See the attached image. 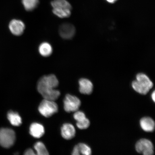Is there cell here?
Returning a JSON list of instances; mask_svg holds the SVG:
<instances>
[{
    "label": "cell",
    "instance_id": "6da1fadb",
    "mask_svg": "<svg viewBox=\"0 0 155 155\" xmlns=\"http://www.w3.org/2000/svg\"><path fill=\"white\" fill-rule=\"evenodd\" d=\"M59 84V81L55 75L50 74L44 76L38 83V90L45 99L55 101L60 95L59 91L55 90Z\"/></svg>",
    "mask_w": 155,
    "mask_h": 155
},
{
    "label": "cell",
    "instance_id": "7a4b0ae2",
    "mask_svg": "<svg viewBox=\"0 0 155 155\" xmlns=\"http://www.w3.org/2000/svg\"><path fill=\"white\" fill-rule=\"evenodd\" d=\"M153 86L149 78L144 73L138 74L136 80L133 81L132 86L134 90L139 94L145 95L148 93Z\"/></svg>",
    "mask_w": 155,
    "mask_h": 155
},
{
    "label": "cell",
    "instance_id": "3957f363",
    "mask_svg": "<svg viewBox=\"0 0 155 155\" xmlns=\"http://www.w3.org/2000/svg\"><path fill=\"white\" fill-rule=\"evenodd\" d=\"M15 135L13 130L8 128L0 129V145L4 148H8L14 144Z\"/></svg>",
    "mask_w": 155,
    "mask_h": 155
},
{
    "label": "cell",
    "instance_id": "277c9868",
    "mask_svg": "<svg viewBox=\"0 0 155 155\" xmlns=\"http://www.w3.org/2000/svg\"><path fill=\"white\" fill-rule=\"evenodd\" d=\"M38 111L42 115L48 117L57 112L58 106L54 101L44 99L39 106Z\"/></svg>",
    "mask_w": 155,
    "mask_h": 155
},
{
    "label": "cell",
    "instance_id": "5b68a950",
    "mask_svg": "<svg viewBox=\"0 0 155 155\" xmlns=\"http://www.w3.org/2000/svg\"><path fill=\"white\" fill-rule=\"evenodd\" d=\"M64 109L67 112H75L78 110L81 101L77 97L68 94L64 100Z\"/></svg>",
    "mask_w": 155,
    "mask_h": 155
},
{
    "label": "cell",
    "instance_id": "8992f818",
    "mask_svg": "<svg viewBox=\"0 0 155 155\" xmlns=\"http://www.w3.org/2000/svg\"><path fill=\"white\" fill-rule=\"evenodd\" d=\"M137 152L144 155L154 154V147L151 141L146 139H142L137 141L135 145Z\"/></svg>",
    "mask_w": 155,
    "mask_h": 155
},
{
    "label": "cell",
    "instance_id": "52a82bcc",
    "mask_svg": "<svg viewBox=\"0 0 155 155\" xmlns=\"http://www.w3.org/2000/svg\"><path fill=\"white\" fill-rule=\"evenodd\" d=\"M75 32L74 26L69 23H64L60 26L59 33L62 38L70 39L73 37Z\"/></svg>",
    "mask_w": 155,
    "mask_h": 155
},
{
    "label": "cell",
    "instance_id": "ba28073f",
    "mask_svg": "<svg viewBox=\"0 0 155 155\" xmlns=\"http://www.w3.org/2000/svg\"><path fill=\"white\" fill-rule=\"evenodd\" d=\"M9 28L12 33L15 35L19 36L24 33L25 28V25L22 21L14 19L10 22Z\"/></svg>",
    "mask_w": 155,
    "mask_h": 155
},
{
    "label": "cell",
    "instance_id": "9c48e42d",
    "mask_svg": "<svg viewBox=\"0 0 155 155\" xmlns=\"http://www.w3.org/2000/svg\"><path fill=\"white\" fill-rule=\"evenodd\" d=\"M79 90L81 94H90L92 92L93 85L89 79L81 78L79 81Z\"/></svg>",
    "mask_w": 155,
    "mask_h": 155
},
{
    "label": "cell",
    "instance_id": "30bf717a",
    "mask_svg": "<svg viewBox=\"0 0 155 155\" xmlns=\"http://www.w3.org/2000/svg\"><path fill=\"white\" fill-rule=\"evenodd\" d=\"M61 134L64 139L67 140L72 139L75 134V128L70 124H64L61 127Z\"/></svg>",
    "mask_w": 155,
    "mask_h": 155
},
{
    "label": "cell",
    "instance_id": "8fae6325",
    "mask_svg": "<svg viewBox=\"0 0 155 155\" xmlns=\"http://www.w3.org/2000/svg\"><path fill=\"white\" fill-rule=\"evenodd\" d=\"M44 127L41 124L35 123L31 125L30 133L34 137L37 138H40L44 135Z\"/></svg>",
    "mask_w": 155,
    "mask_h": 155
},
{
    "label": "cell",
    "instance_id": "7c38bea8",
    "mask_svg": "<svg viewBox=\"0 0 155 155\" xmlns=\"http://www.w3.org/2000/svg\"><path fill=\"white\" fill-rule=\"evenodd\" d=\"M140 127L143 130L152 132L155 129V123L153 120L150 117H144L140 120Z\"/></svg>",
    "mask_w": 155,
    "mask_h": 155
},
{
    "label": "cell",
    "instance_id": "4fadbf2b",
    "mask_svg": "<svg viewBox=\"0 0 155 155\" xmlns=\"http://www.w3.org/2000/svg\"><path fill=\"white\" fill-rule=\"evenodd\" d=\"M38 51L40 55L45 57H49L53 53V48L50 44L45 42L40 44Z\"/></svg>",
    "mask_w": 155,
    "mask_h": 155
},
{
    "label": "cell",
    "instance_id": "5bb4252c",
    "mask_svg": "<svg viewBox=\"0 0 155 155\" xmlns=\"http://www.w3.org/2000/svg\"><path fill=\"white\" fill-rule=\"evenodd\" d=\"M51 4L53 9L71 10L72 9L71 5L66 0H54L51 2Z\"/></svg>",
    "mask_w": 155,
    "mask_h": 155
},
{
    "label": "cell",
    "instance_id": "9a60e30c",
    "mask_svg": "<svg viewBox=\"0 0 155 155\" xmlns=\"http://www.w3.org/2000/svg\"><path fill=\"white\" fill-rule=\"evenodd\" d=\"M8 119L13 126L18 127L22 123V119L18 113L11 111L7 114Z\"/></svg>",
    "mask_w": 155,
    "mask_h": 155
},
{
    "label": "cell",
    "instance_id": "2e32d148",
    "mask_svg": "<svg viewBox=\"0 0 155 155\" xmlns=\"http://www.w3.org/2000/svg\"><path fill=\"white\" fill-rule=\"evenodd\" d=\"M22 3L27 11H31L38 6L39 0H22Z\"/></svg>",
    "mask_w": 155,
    "mask_h": 155
},
{
    "label": "cell",
    "instance_id": "e0dca14e",
    "mask_svg": "<svg viewBox=\"0 0 155 155\" xmlns=\"http://www.w3.org/2000/svg\"><path fill=\"white\" fill-rule=\"evenodd\" d=\"M71 10L58 9H53V12L54 14L60 18H68L71 14Z\"/></svg>",
    "mask_w": 155,
    "mask_h": 155
},
{
    "label": "cell",
    "instance_id": "ac0fdd59",
    "mask_svg": "<svg viewBox=\"0 0 155 155\" xmlns=\"http://www.w3.org/2000/svg\"><path fill=\"white\" fill-rule=\"evenodd\" d=\"M34 148L36 151L37 154L38 155H48V151L44 143L40 141L37 142L34 145Z\"/></svg>",
    "mask_w": 155,
    "mask_h": 155
},
{
    "label": "cell",
    "instance_id": "d6986e66",
    "mask_svg": "<svg viewBox=\"0 0 155 155\" xmlns=\"http://www.w3.org/2000/svg\"><path fill=\"white\" fill-rule=\"evenodd\" d=\"M80 154L90 155L92 154V151L90 147L84 143H79L77 145Z\"/></svg>",
    "mask_w": 155,
    "mask_h": 155
},
{
    "label": "cell",
    "instance_id": "ffe728a7",
    "mask_svg": "<svg viewBox=\"0 0 155 155\" xmlns=\"http://www.w3.org/2000/svg\"><path fill=\"white\" fill-rule=\"evenodd\" d=\"M90 121L87 118L81 121L77 122L76 125L80 129H86L90 125Z\"/></svg>",
    "mask_w": 155,
    "mask_h": 155
},
{
    "label": "cell",
    "instance_id": "44dd1931",
    "mask_svg": "<svg viewBox=\"0 0 155 155\" xmlns=\"http://www.w3.org/2000/svg\"><path fill=\"white\" fill-rule=\"evenodd\" d=\"M73 117L77 122L82 121L86 118L84 112L81 111H75Z\"/></svg>",
    "mask_w": 155,
    "mask_h": 155
},
{
    "label": "cell",
    "instance_id": "7402d4cb",
    "mask_svg": "<svg viewBox=\"0 0 155 155\" xmlns=\"http://www.w3.org/2000/svg\"><path fill=\"white\" fill-rule=\"evenodd\" d=\"M72 154L73 155H79L80 154L79 148L77 145H75L73 149Z\"/></svg>",
    "mask_w": 155,
    "mask_h": 155
},
{
    "label": "cell",
    "instance_id": "603a6c76",
    "mask_svg": "<svg viewBox=\"0 0 155 155\" xmlns=\"http://www.w3.org/2000/svg\"><path fill=\"white\" fill-rule=\"evenodd\" d=\"M24 154L26 155H35L36 154L35 153L33 150H32V149H29L25 151Z\"/></svg>",
    "mask_w": 155,
    "mask_h": 155
},
{
    "label": "cell",
    "instance_id": "cb8c5ba5",
    "mask_svg": "<svg viewBox=\"0 0 155 155\" xmlns=\"http://www.w3.org/2000/svg\"><path fill=\"white\" fill-rule=\"evenodd\" d=\"M117 1V0H106L107 1L110 3H115Z\"/></svg>",
    "mask_w": 155,
    "mask_h": 155
},
{
    "label": "cell",
    "instance_id": "d4e9b609",
    "mask_svg": "<svg viewBox=\"0 0 155 155\" xmlns=\"http://www.w3.org/2000/svg\"><path fill=\"white\" fill-rule=\"evenodd\" d=\"M155 91H154L152 93V100H153V101L154 102H155Z\"/></svg>",
    "mask_w": 155,
    "mask_h": 155
}]
</instances>
